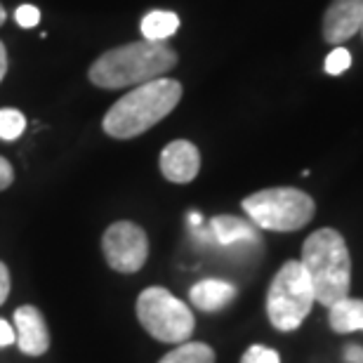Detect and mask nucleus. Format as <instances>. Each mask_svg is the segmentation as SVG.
Masks as SVG:
<instances>
[{
    "label": "nucleus",
    "mask_w": 363,
    "mask_h": 363,
    "mask_svg": "<svg viewBox=\"0 0 363 363\" xmlns=\"http://www.w3.org/2000/svg\"><path fill=\"white\" fill-rule=\"evenodd\" d=\"M177 67V52L165 43L137 40L108 50L92 64L88 78L101 90L137 88Z\"/></svg>",
    "instance_id": "f257e3e1"
},
{
    "label": "nucleus",
    "mask_w": 363,
    "mask_h": 363,
    "mask_svg": "<svg viewBox=\"0 0 363 363\" xmlns=\"http://www.w3.org/2000/svg\"><path fill=\"white\" fill-rule=\"evenodd\" d=\"M182 99V83L175 78H156L137 85L108 108L101 128L113 140H135L175 111Z\"/></svg>",
    "instance_id": "f03ea898"
},
{
    "label": "nucleus",
    "mask_w": 363,
    "mask_h": 363,
    "mask_svg": "<svg viewBox=\"0 0 363 363\" xmlns=\"http://www.w3.org/2000/svg\"><path fill=\"white\" fill-rule=\"evenodd\" d=\"M302 267L307 272L318 304H335L350 297L352 257L347 241L337 229L323 227L314 231L302 245Z\"/></svg>",
    "instance_id": "7ed1b4c3"
},
{
    "label": "nucleus",
    "mask_w": 363,
    "mask_h": 363,
    "mask_svg": "<svg viewBox=\"0 0 363 363\" xmlns=\"http://www.w3.org/2000/svg\"><path fill=\"white\" fill-rule=\"evenodd\" d=\"M316 304L314 288L300 259H288L276 272L267 293V316L276 330H297Z\"/></svg>",
    "instance_id": "20e7f679"
},
{
    "label": "nucleus",
    "mask_w": 363,
    "mask_h": 363,
    "mask_svg": "<svg viewBox=\"0 0 363 363\" xmlns=\"http://www.w3.org/2000/svg\"><path fill=\"white\" fill-rule=\"evenodd\" d=\"M243 210L252 224L267 231H297L314 220L316 203L293 186H274L243 199Z\"/></svg>",
    "instance_id": "39448f33"
},
{
    "label": "nucleus",
    "mask_w": 363,
    "mask_h": 363,
    "mask_svg": "<svg viewBox=\"0 0 363 363\" xmlns=\"http://www.w3.org/2000/svg\"><path fill=\"white\" fill-rule=\"evenodd\" d=\"M137 318L151 337L170 345L186 342L196 328V318L189 304L177 300L170 290L161 286H151L140 293V297H137Z\"/></svg>",
    "instance_id": "423d86ee"
},
{
    "label": "nucleus",
    "mask_w": 363,
    "mask_h": 363,
    "mask_svg": "<svg viewBox=\"0 0 363 363\" xmlns=\"http://www.w3.org/2000/svg\"><path fill=\"white\" fill-rule=\"evenodd\" d=\"M106 264L118 274H137L149 259V236L135 222H113L101 236Z\"/></svg>",
    "instance_id": "0eeeda50"
},
{
    "label": "nucleus",
    "mask_w": 363,
    "mask_h": 363,
    "mask_svg": "<svg viewBox=\"0 0 363 363\" xmlns=\"http://www.w3.org/2000/svg\"><path fill=\"white\" fill-rule=\"evenodd\" d=\"M363 26V0H333L323 14V38L333 45H342L354 38Z\"/></svg>",
    "instance_id": "6e6552de"
},
{
    "label": "nucleus",
    "mask_w": 363,
    "mask_h": 363,
    "mask_svg": "<svg viewBox=\"0 0 363 363\" xmlns=\"http://www.w3.org/2000/svg\"><path fill=\"white\" fill-rule=\"evenodd\" d=\"M14 323H17V345L26 357H43L50 350V330L38 307L21 304L19 309H14Z\"/></svg>",
    "instance_id": "1a4fd4ad"
},
{
    "label": "nucleus",
    "mask_w": 363,
    "mask_h": 363,
    "mask_svg": "<svg viewBox=\"0 0 363 363\" xmlns=\"http://www.w3.org/2000/svg\"><path fill=\"white\" fill-rule=\"evenodd\" d=\"M201 170V154L196 144L175 140L161 151V172L172 184H189Z\"/></svg>",
    "instance_id": "9d476101"
},
{
    "label": "nucleus",
    "mask_w": 363,
    "mask_h": 363,
    "mask_svg": "<svg viewBox=\"0 0 363 363\" xmlns=\"http://www.w3.org/2000/svg\"><path fill=\"white\" fill-rule=\"evenodd\" d=\"M206 238H213L220 245H236V243H259L255 229L241 217L234 215H217L210 220Z\"/></svg>",
    "instance_id": "9b49d317"
},
{
    "label": "nucleus",
    "mask_w": 363,
    "mask_h": 363,
    "mask_svg": "<svg viewBox=\"0 0 363 363\" xmlns=\"http://www.w3.org/2000/svg\"><path fill=\"white\" fill-rule=\"evenodd\" d=\"M234 297H236L234 283L217 281V279L199 281L196 286H191V290H189V300H191L194 307H199L201 311H220L224 307H229Z\"/></svg>",
    "instance_id": "f8f14e48"
},
{
    "label": "nucleus",
    "mask_w": 363,
    "mask_h": 363,
    "mask_svg": "<svg viewBox=\"0 0 363 363\" xmlns=\"http://www.w3.org/2000/svg\"><path fill=\"white\" fill-rule=\"evenodd\" d=\"M328 323L335 333H354L363 330V300L345 297L328 307Z\"/></svg>",
    "instance_id": "ddd939ff"
},
{
    "label": "nucleus",
    "mask_w": 363,
    "mask_h": 363,
    "mask_svg": "<svg viewBox=\"0 0 363 363\" xmlns=\"http://www.w3.org/2000/svg\"><path fill=\"white\" fill-rule=\"evenodd\" d=\"M179 28V17L175 12H165V10H154L149 14H144L142 19V35L144 40H154L163 43L165 38H170Z\"/></svg>",
    "instance_id": "4468645a"
},
{
    "label": "nucleus",
    "mask_w": 363,
    "mask_h": 363,
    "mask_svg": "<svg viewBox=\"0 0 363 363\" xmlns=\"http://www.w3.org/2000/svg\"><path fill=\"white\" fill-rule=\"evenodd\" d=\"M158 363H215V352L206 342H182Z\"/></svg>",
    "instance_id": "2eb2a0df"
},
{
    "label": "nucleus",
    "mask_w": 363,
    "mask_h": 363,
    "mask_svg": "<svg viewBox=\"0 0 363 363\" xmlns=\"http://www.w3.org/2000/svg\"><path fill=\"white\" fill-rule=\"evenodd\" d=\"M26 118L17 108H0V140L14 142L24 135Z\"/></svg>",
    "instance_id": "dca6fc26"
},
{
    "label": "nucleus",
    "mask_w": 363,
    "mask_h": 363,
    "mask_svg": "<svg viewBox=\"0 0 363 363\" xmlns=\"http://www.w3.org/2000/svg\"><path fill=\"white\" fill-rule=\"evenodd\" d=\"M350 67H352V55H350V50H345L342 45H337L328 57H325V74H330V76L345 74Z\"/></svg>",
    "instance_id": "f3484780"
},
{
    "label": "nucleus",
    "mask_w": 363,
    "mask_h": 363,
    "mask_svg": "<svg viewBox=\"0 0 363 363\" xmlns=\"http://www.w3.org/2000/svg\"><path fill=\"white\" fill-rule=\"evenodd\" d=\"M241 363H281V357H279V352L269 350V347L252 345L241 357Z\"/></svg>",
    "instance_id": "a211bd4d"
},
{
    "label": "nucleus",
    "mask_w": 363,
    "mask_h": 363,
    "mask_svg": "<svg viewBox=\"0 0 363 363\" xmlns=\"http://www.w3.org/2000/svg\"><path fill=\"white\" fill-rule=\"evenodd\" d=\"M14 19H17V24L21 28H33L40 21V10L35 5H21L14 12Z\"/></svg>",
    "instance_id": "6ab92c4d"
},
{
    "label": "nucleus",
    "mask_w": 363,
    "mask_h": 363,
    "mask_svg": "<svg viewBox=\"0 0 363 363\" xmlns=\"http://www.w3.org/2000/svg\"><path fill=\"white\" fill-rule=\"evenodd\" d=\"M14 182V170H12V163L7 158L0 156V191H5Z\"/></svg>",
    "instance_id": "aec40b11"
},
{
    "label": "nucleus",
    "mask_w": 363,
    "mask_h": 363,
    "mask_svg": "<svg viewBox=\"0 0 363 363\" xmlns=\"http://www.w3.org/2000/svg\"><path fill=\"white\" fill-rule=\"evenodd\" d=\"M7 295H10V269L5 267V262H0V307L5 304Z\"/></svg>",
    "instance_id": "412c9836"
},
{
    "label": "nucleus",
    "mask_w": 363,
    "mask_h": 363,
    "mask_svg": "<svg viewBox=\"0 0 363 363\" xmlns=\"http://www.w3.org/2000/svg\"><path fill=\"white\" fill-rule=\"evenodd\" d=\"M14 340H17V335H14L12 325L5 318H0V347H10Z\"/></svg>",
    "instance_id": "4be33fe9"
},
{
    "label": "nucleus",
    "mask_w": 363,
    "mask_h": 363,
    "mask_svg": "<svg viewBox=\"0 0 363 363\" xmlns=\"http://www.w3.org/2000/svg\"><path fill=\"white\" fill-rule=\"evenodd\" d=\"M345 357L350 363H363V350L361 347H347Z\"/></svg>",
    "instance_id": "5701e85b"
},
{
    "label": "nucleus",
    "mask_w": 363,
    "mask_h": 363,
    "mask_svg": "<svg viewBox=\"0 0 363 363\" xmlns=\"http://www.w3.org/2000/svg\"><path fill=\"white\" fill-rule=\"evenodd\" d=\"M5 74H7V52H5V45L0 43V83H3Z\"/></svg>",
    "instance_id": "b1692460"
},
{
    "label": "nucleus",
    "mask_w": 363,
    "mask_h": 363,
    "mask_svg": "<svg viewBox=\"0 0 363 363\" xmlns=\"http://www.w3.org/2000/svg\"><path fill=\"white\" fill-rule=\"evenodd\" d=\"M5 19H7V14H5V7H3V5H0V26H3V24H5Z\"/></svg>",
    "instance_id": "393cba45"
},
{
    "label": "nucleus",
    "mask_w": 363,
    "mask_h": 363,
    "mask_svg": "<svg viewBox=\"0 0 363 363\" xmlns=\"http://www.w3.org/2000/svg\"><path fill=\"white\" fill-rule=\"evenodd\" d=\"M361 33H363V26H361Z\"/></svg>",
    "instance_id": "a878e982"
}]
</instances>
